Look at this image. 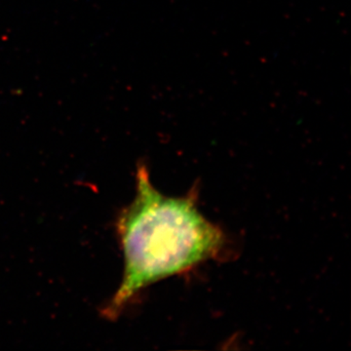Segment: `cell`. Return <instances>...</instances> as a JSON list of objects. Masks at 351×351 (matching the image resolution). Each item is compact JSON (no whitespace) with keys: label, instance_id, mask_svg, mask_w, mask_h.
I'll return each mask as SVG.
<instances>
[{"label":"cell","instance_id":"6da1fadb","mask_svg":"<svg viewBox=\"0 0 351 351\" xmlns=\"http://www.w3.org/2000/svg\"><path fill=\"white\" fill-rule=\"evenodd\" d=\"M136 181L135 199L117 221L124 272L104 309L110 319L119 317L141 291L218 258L226 245L221 228L201 214L195 193L182 197L163 195L143 164L138 166Z\"/></svg>","mask_w":351,"mask_h":351}]
</instances>
